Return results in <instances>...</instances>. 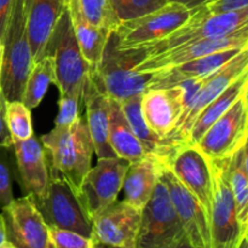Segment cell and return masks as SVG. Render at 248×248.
<instances>
[{
    "instance_id": "obj_1",
    "label": "cell",
    "mask_w": 248,
    "mask_h": 248,
    "mask_svg": "<svg viewBox=\"0 0 248 248\" xmlns=\"http://www.w3.org/2000/svg\"><path fill=\"white\" fill-rule=\"evenodd\" d=\"M144 57L143 48H121L115 31H111L101 61L97 67L90 68L89 77L109 98L120 103L148 89L153 73L136 70Z\"/></svg>"
},
{
    "instance_id": "obj_2",
    "label": "cell",
    "mask_w": 248,
    "mask_h": 248,
    "mask_svg": "<svg viewBox=\"0 0 248 248\" xmlns=\"http://www.w3.org/2000/svg\"><path fill=\"white\" fill-rule=\"evenodd\" d=\"M40 142L48 170L64 177L79 191L82 179L91 169L94 153L86 119L80 115L72 125L53 127Z\"/></svg>"
},
{
    "instance_id": "obj_3",
    "label": "cell",
    "mask_w": 248,
    "mask_h": 248,
    "mask_svg": "<svg viewBox=\"0 0 248 248\" xmlns=\"http://www.w3.org/2000/svg\"><path fill=\"white\" fill-rule=\"evenodd\" d=\"M2 41L0 90L7 102L21 101L27 78L33 65L27 34L24 0H15Z\"/></svg>"
},
{
    "instance_id": "obj_4",
    "label": "cell",
    "mask_w": 248,
    "mask_h": 248,
    "mask_svg": "<svg viewBox=\"0 0 248 248\" xmlns=\"http://www.w3.org/2000/svg\"><path fill=\"white\" fill-rule=\"evenodd\" d=\"M45 56H50L55 65V85L60 94H72L81 98L90 64L82 56L75 38L68 7L62 10L46 46Z\"/></svg>"
},
{
    "instance_id": "obj_5",
    "label": "cell",
    "mask_w": 248,
    "mask_h": 248,
    "mask_svg": "<svg viewBox=\"0 0 248 248\" xmlns=\"http://www.w3.org/2000/svg\"><path fill=\"white\" fill-rule=\"evenodd\" d=\"M31 200L48 228L77 232L91 239V218L79 191L64 177L50 171V183L45 194Z\"/></svg>"
},
{
    "instance_id": "obj_6",
    "label": "cell",
    "mask_w": 248,
    "mask_h": 248,
    "mask_svg": "<svg viewBox=\"0 0 248 248\" xmlns=\"http://www.w3.org/2000/svg\"><path fill=\"white\" fill-rule=\"evenodd\" d=\"M248 28V7L239 11L207 16L194 9L190 18L161 40L143 48L145 57L160 55L202 39L222 38ZM144 57V58H145Z\"/></svg>"
},
{
    "instance_id": "obj_7",
    "label": "cell",
    "mask_w": 248,
    "mask_h": 248,
    "mask_svg": "<svg viewBox=\"0 0 248 248\" xmlns=\"http://www.w3.org/2000/svg\"><path fill=\"white\" fill-rule=\"evenodd\" d=\"M213 178V201L210 217V248H239L248 236L240 227L234 196L228 181L225 159L210 161Z\"/></svg>"
},
{
    "instance_id": "obj_8",
    "label": "cell",
    "mask_w": 248,
    "mask_h": 248,
    "mask_svg": "<svg viewBox=\"0 0 248 248\" xmlns=\"http://www.w3.org/2000/svg\"><path fill=\"white\" fill-rule=\"evenodd\" d=\"M186 235L161 174L140 213L136 248H164Z\"/></svg>"
},
{
    "instance_id": "obj_9",
    "label": "cell",
    "mask_w": 248,
    "mask_h": 248,
    "mask_svg": "<svg viewBox=\"0 0 248 248\" xmlns=\"http://www.w3.org/2000/svg\"><path fill=\"white\" fill-rule=\"evenodd\" d=\"M193 12L194 9L177 2H167L155 11L121 22L115 29L119 46L121 48H147L186 23Z\"/></svg>"
},
{
    "instance_id": "obj_10",
    "label": "cell",
    "mask_w": 248,
    "mask_h": 248,
    "mask_svg": "<svg viewBox=\"0 0 248 248\" xmlns=\"http://www.w3.org/2000/svg\"><path fill=\"white\" fill-rule=\"evenodd\" d=\"M247 135L248 103L245 93L206 130L195 147L208 161L223 160L247 144Z\"/></svg>"
},
{
    "instance_id": "obj_11",
    "label": "cell",
    "mask_w": 248,
    "mask_h": 248,
    "mask_svg": "<svg viewBox=\"0 0 248 248\" xmlns=\"http://www.w3.org/2000/svg\"><path fill=\"white\" fill-rule=\"evenodd\" d=\"M248 72V48L242 50L239 55L225 63L219 70L213 73L212 75L205 80L202 86L194 96L193 101L188 106L176 128L169 137V142L173 147L184 145L188 140V135L193 126L194 121L198 118L199 114L215 98H217L228 86L232 84L237 78Z\"/></svg>"
},
{
    "instance_id": "obj_12",
    "label": "cell",
    "mask_w": 248,
    "mask_h": 248,
    "mask_svg": "<svg viewBox=\"0 0 248 248\" xmlns=\"http://www.w3.org/2000/svg\"><path fill=\"white\" fill-rule=\"evenodd\" d=\"M128 164L130 162L121 157L98 159L96 166H91L84 177L79 196L91 220L118 200Z\"/></svg>"
},
{
    "instance_id": "obj_13",
    "label": "cell",
    "mask_w": 248,
    "mask_h": 248,
    "mask_svg": "<svg viewBox=\"0 0 248 248\" xmlns=\"http://www.w3.org/2000/svg\"><path fill=\"white\" fill-rule=\"evenodd\" d=\"M164 165L195 196L210 217L213 201L212 170L202 153L195 145H179Z\"/></svg>"
},
{
    "instance_id": "obj_14",
    "label": "cell",
    "mask_w": 248,
    "mask_h": 248,
    "mask_svg": "<svg viewBox=\"0 0 248 248\" xmlns=\"http://www.w3.org/2000/svg\"><path fill=\"white\" fill-rule=\"evenodd\" d=\"M0 212L6 229V241L16 248H48V227L31 196L14 199Z\"/></svg>"
},
{
    "instance_id": "obj_15",
    "label": "cell",
    "mask_w": 248,
    "mask_h": 248,
    "mask_svg": "<svg viewBox=\"0 0 248 248\" xmlns=\"http://www.w3.org/2000/svg\"><path fill=\"white\" fill-rule=\"evenodd\" d=\"M142 211L125 200L111 203L92 218V241L119 248H136Z\"/></svg>"
},
{
    "instance_id": "obj_16",
    "label": "cell",
    "mask_w": 248,
    "mask_h": 248,
    "mask_svg": "<svg viewBox=\"0 0 248 248\" xmlns=\"http://www.w3.org/2000/svg\"><path fill=\"white\" fill-rule=\"evenodd\" d=\"M244 47H248V28L230 34V35L222 36V38L202 39L195 43L182 45L160 55L145 57L137 65L136 70L140 73L159 72V70L177 67L189 61L203 57L211 53Z\"/></svg>"
},
{
    "instance_id": "obj_17",
    "label": "cell",
    "mask_w": 248,
    "mask_h": 248,
    "mask_svg": "<svg viewBox=\"0 0 248 248\" xmlns=\"http://www.w3.org/2000/svg\"><path fill=\"white\" fill-rule=\"evenodd\" d=\"M161 177L189 241L195 248H210V220L205 208L165 165Z\"/></svg>"
},
{
    "instance_id": "obj_18",
    "label": "cell",
    "mask_w": 248,
    "mask_h": 248,
    "mask_svg": "<svg viewBox=\"0 0 248 248\" xmlns=\"http://www.w3.org/2000/svg\"><path fill=\"white\" fill-rule=\"evenodd\" d=\"M184 109L186 97L181 85L147 89L142 93L140 110L145 124L153 132L167 140L176 128Z\"/></svg>"
},
{
    "instance_id": "obj_19",
    "label": "cell",
    "mask_w": 248,
    "mask_h": 248,
    "mask_svg": "<svg viewBox=\"0 0 248 248\" xmlns=\"http://www.w3.org/2000/svg\"><path fill=\"white\" fill-rule=\"evenodd\" d=\"M19 184L24 194L38 199L45 194L50 183V171L43 144L35 136L12 142Z\"/></svg>"
},
{
    "instance_id": "obj_20",
    "label": "cell",
    "mask_w": 248,
    "mask_h": 248,
    "mask_svg": "<svg viewBox=\"0 0 248 248\" xmlns=\"http://www.w3.org/2000/svg\"><path fill=\"white\" fill-rule=\"evenodd\" d=\"M81 103L86 107L85 119L97 157H118L109 144L110 98L92 81L89 75L85 80Z\"/></svg>"
},
{
    "instance_id": "obj_21",
    "label": "cell",
    "mask_w": 248,
    "mask_h": 248,
    "mask_svg": "<svg viewBox=\"0 0 248 248\" xmlns=\"http://www.w3.org/2000/svg\"><path fill=\"white\" fill-rule=\"evenodd\" d=\"M245 48L248 47L219 51V52L211 53V55L203 56V57L195 58V60L189 61L183 64L177 65V67L154 72L152 80L148 85V89L171 87L182 84V82L190 81V80L210 77L211 74L219 70L225 63L229 62L232 58L239 55Z\"/></svg>"
},
{
    "instance_id": "obj_22",
    "label": "cell",
    "mask_w": 248,
    "mask_h": 248,
    "mask_svg": "<svg viewBox=\"0 0 248 248\" xmlns=\"http://www.w3.org/2000/svg\"><path fill=\"white\" fill-rule=\"evenodd\" d=\"M62 10L58 0H24L27 34L33 64L45 57L48 39Z\"/></svg>"
},
{
    "instance_id": "obj_23",
    "label": "cell",
    "mask_w": 248,
    "mask_h": 248,
    "mask_svg": "<svg viewBox=\"0 0 248 248\" xmlns=\"http://www.w3.org/2000/svg\"><path fill=\"white\" fill-rule=\"evenodd\" d=\"M162 164L152 156L130 162L124 177V200L133 207L142 211L152 198L161 174Z\"/></svg>"
},
{
    "instance_id": "obj_24",
    "label": "cell",
    "mask_w": 248,
    "mask_h": 248,
    "mask_svg": "<svg viewBox=\"0 0 248 248\" xmlns=\"http://www.w3.org/2000/svg\"><path fill=\"white\" fill-rule=\"evenodd\" d=\"M140 99H142V93L130 97L119 104L128 125L132 128L133 133L137 136L140 142L142 143L145 152L164 165L171 156L172 153L176 150V148L169 140L157 136L148 127L143 119L142 110H140Z\"/></svg>"
},
{
    "instance_id": "obj_25",
    "label": "cell",
    "mask_w": 248,
    "mask_h": 248,
    "mask_svg": "<svg viewBox=\"0 0 248 248\" xmlns=\"http://www.w3.org/2000/svg\"><path fill=\"white\" fill-rule=\"evenodd\" d=\"M68 10L74 28L75 38L82 56L90 64V68L97 67L111 31L99 28L92 24L84 16L78 0H70Z\"/></svg>"
},
{
    "instance_id": "obj_26",
    "label": "cell",
    "mask_w": 248,
    "mask_h": 248,
    "mask_svg": "<svg viewBox=\"0 0 248 248\" xmlns=\"http://www.w3.org/2000/svg\"><path fill=\"white\" fill-rule=\"evenodd\" d=\"M109 144L116 156L128 162H135L150 156L128 125L119 102L111 98L110 118H109Z\"/></svg>"
},
{
    "instance_id": "obj_27",
    "label": "cell",
    "mask_w": 248,
    "mask_h": 248,
    "mask_svg": "<svg viewBox=\"0 0 248 248\" xmlns=\"http://www.w3.org/2000/svg\"><path fill=\"white\" fill-rule=\"evenodd\" d=\"M248 90V72L237 78L230 86H228L217 98L213 99L203 110L199 114L194 121L188 135L186 144L195 145L201 136L206 132L208 127L220 118L242 94L247 93Z\"/></svg>"
},
{
    "instance_id": "obj_28",
    "label": "cell",
    "mask_w": 248,
    "mask_h": 248,
    "mask_svg": "<svg viewBox=\"0 0 248 248\" xmlns=\"http://www.w3.org/2000/svg\"><path fill=\"white\" fill-rule=\"evenodd\" d=\"M228 181L234 196L237 219L242 229L248 230V154L247 144L225 159Z\"/></svg>"
},
{
    "instance_id": "obj_29",
    "label": "cell",
    "mask_w": 248,
    "mask_h": 248,
    "mask_svg": "<svg viewBox=\"0 0 248 248\" xmlns=\"http://www.w3.org/2000/svg\"><path fill=\"white\" fill-rule=\"evenodd\" d=\"M55 82V65L50 56H45L31 65L24 85L21 101L27 108H36L45 97L50 85Z\"/></svg>"
},
{
    "instance_id": "obj_30",
    "label": "cell",
    "mask_w": 248,
    "mask_h": 248,
    "mask_svg": "<svg viewBox=\"0 0 248 248\" xmlns=\"http://www.w3.org/2000/svg\"><path fill=\"white\" fill-rule=\"evenodd\" d=\"M5 123L11 135L12 142L28 140L34 136L31 109L27 108L22 101H6Z\"/></svg>"
},
{
    "instance_id": "obj_31",
    "label": "cell",
    "mask_w": 248,
    "mask_h": 248,
    "mask_svg": "<svg viewBox=\"0 0 248 248\" xmlns=\"http://www.w3.org/2000/svg\"><path fill=\"white\" fill-rule=\"evenodd\" d=\"M84 16L99 28L115 31L119 21L114 12L111 0H78Z\"/></svg>"
},
{
    "instance_id": "obj_32",
    "label": "cell",
    "mask_w": 248,
    "mask_h": 248,
    "mask_svg": "<svg viewBox=\"0 0 248 248\" xmlns=\"http://www.w3.org/2000/svg\"><path fill=\"white\" fill-rule=\"evenodd\" d=\"M167 2V0H111L119 24L155 11Z\"/></svg>"
},
{
    "instance_id": "obj_33",
    "label": "cell",
    "mask_w": 248,
    "mask_h": 248,
    "mask_svg": "<svg viewBox=\"0 0 248 248\" xmlns=\"http://www.w3.org/2000/svg\"><path fill=\"white\" fill-rule=\"evenodd\" d=\"M11 147L0 145V211L14 200L12 193V171L10 160Z\"/></svg>"
},
{
    "instance_id": "obj_34",
    "label": "cell",
    "mask_w": 248,
    "mask_h": 248,
    "mask_svg": "<svg viewBox=\"0 0 248 248\" xmlns=\"http://www.w3.org/2000/svg\"><path fill=\"white\" fill-rule=\"evenodd\" d=\"M50 245L48 248H92L93 241L90 237H85L77 232L67 230L48 228Z\"/></svg>"
},
{
    "instance_id": "obj_35",
    "label": "cell",
    "mask_w": 248,
    "mask_h": 248,
    "mask_svg": "<svg viewBox=\"0 0 248 248\" xmlns=\"http://www.w3.org/2000/svg\"><path fill=\"white\" fill-rule=\"evenodd\" d=\"M81 98L72 94H60L58 99V114L55 120V127L69 126L80 116L79 107Z\"/></svg>"
},
{
    "instance_id": "obj_36",
    "label": "cell",
    "mask_w": 248,
    "mask_h": 248,
    "mask_svg": "<svg viewBox=\"0 0 248 248\" xmlns=\"http://www.w3.org/2000/svg\"><path fill=\"white\" fill-rule=\"evenodd\" d=\"M246 7H248V0H207L196 9L202 15L213 16V15L239 11Z\"/></svg>"
},
{
    "instance_id": "obj_37",
    "label": "cell",
    "mask_w": 248,
    "mask_h": 248,
    "mask_svg": "<svg viewBox=\"0 0 248 248\" xmlns=\"http://www.w3.org/2000/svg\"><path fill=\"white\" fill-rule=\"evenodd\" d=\"M5 108H6V99L0 91V145L12 147L11 135H10L6 123H5Z\"/></svg>"
},
{
    "instance_id": "obj_38",
    "label": "cell",
    "mask_w": 248,
    "mask_h": 248,
    "mask_svg": "<svg viewBox=\"0 0 248 248\" xmlns=\"http://www.w3.org/2000/svg\"><path fill=\"white\" fill-rule=\"evenodd\" d=\"M15 0H0V39H2Z\"/></svg>"
},
{
    "instance_id": "obj_39",
    "label": "cell",
    "mask_w": 248,
    "mask_h": 248,
    "mask_svg": "<svg viewBox=\"0 0 248 248\" xmlns=\"http://www.w3.org/2000/svg\"><path fill=\"white\" fill-rule=\"evenodd\" d=\"M164 248H195V247H194L193 244L189 241L188 236H186V235H184L183 237H181L179 240L172 242L171 245H169V246H166Z\"/></svg>"
},
{
    "instance_id": "obj_40",
    "label": "cell",
    "mask_w": 248,
    "mask_h": 248,
    "mask_svg": "<svg viewBox=\"0 0 248 248\" xmlns=\"http://www.w3.org/2000/svg\"><path fill=\"white\" fill-rule=\"evenodd\" d=\"M169 2H177V4H181L183 6L188 7V9H195V7L200 6L203 2H206L207 0H167Z\"/></svg>"
},
{
    "instance_id": "obj_41",
    "label": "cell",
    "mask_w": 248,
    "mask_h": 248,
    "mask_svg": "<svg viewBox=\"0 0 248 248\" xmlns=\"http://www.w3.org/2000/svg\"><path fill=\"white\" fill-rule=\"evenodd\" d=\"M6 241V229H5L4 218H2L1 212H0V245Z\"/></svg>"
},
{
    "instance_id": "obj_42",
    "label": "cell",
    "mask_w": 248,
    "mask_h": 248,
    "mask_svg": "<svg viewBox=\"0 0 248 248\" xmlns=\"http://www.w3.org/2000/svg\"><path fill=\"white\" fill-rule=\"evenodd\" d=\"M1 68H2V41L0 39V78H1ZM1 91V90H0Z\"/></svg>"
},
{
    "instance_id": "obj_43",
    "label": "cell",
    "mask_w": 248,
    "mask_h": 248,
    "mask_svg": "<svg viewBox=\"0 0 248 248\" xmlns=\"http://www.w3.org/2000/svg\"><path fill=\"white\" fill-rule=\"evenodd\" d=\"M92 248H119V247H113V246H109V245L96 244V242H93V246H92Z\"/></svg>"
},
{
    "instance_id": "obj_44",
    "label": "cell",
    "mask_w": 248,
    "mask_h": 248,
    "mask_svg": "<svg viewBox=\"0 0 248 248\" xmlns=\"http://www.w3.org/2000/svg\"><path fill=\"white\" fill-rule=\"evenodd\" d=\"M69 1H70V0H58L60 5L62 6V9H65V7H68V5H69Z\"/></svg>"
},
{
    "instance_id": "obj_45",
    "label": "cell",
    "mask_w": 248,
    "mask_h": 248,
    "mask_svg": "<svg viewBox=\"0 0 248 248\" xmlns=\"http://www.w3.org/2000/svg\"><path fill=\"white\" fill-rule=\"evenodd\" d=\"M0 248H16L14 246V245L11 244V242H9V241H5L4 244L2 245H0Z\"/></svg>"
},
{
    "instance_id": "obj_46",
    "label": "cell",
    "mask_w": 248,
    "mask_h": 248,
    "mask_svg": "<svg viewBox=\"0 0 248 248\" xmlns=\"http://www.w3.org/2000/svg\"><path fill=\"white\" fill-rule=\"evenodd\" d=\"M239 248H248V236L245 237V239L242 240L241 245H240Z\"/></svg>"
}]
</instances>
